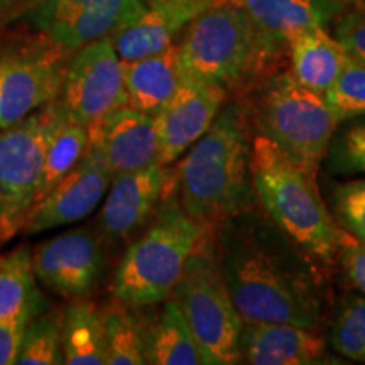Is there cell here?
Returning a JSON list of instances; mask_svg holds the SVG:
<instances>
[{
	"mask_svg": "<svg viewBox=\"0 0 365 365\" xmlns=\"http://www.w3.org/2000/svg\"><path fill=\"white\" fill-rule=\"evenodd\" d=\"M70 2L78 4V6L90 9V11L115 17V19L124 22L127 27L134 24L148 9L144 0H70Z\"/></svg>",
	"mask_w": 365,
	"mask_h": 365,
	"instance_id": "836d02e7",
	"label": "cell"
},
{
	"mask_svg": "<svg viewBox=\"0 0 365 365\" xmlns=\"http://www.w3.org/2000/svg\"><path fill=\"white\" fill-rule=\"evenodd\" d=\"M250 148L244 108L227 105L175 173L178 202L193 220L212 228L255 207Z\"/></svg>",
	"mask_w": 365,
	"mask_h": 365,
	"instance_id": "7a4b0ae2",
	"label": "cell"
},
{
	"mask_svg": "<svg viewBox=\"0 0 365 365\" xmlns=\"http://www.w3.org/2000/svg\"><path fill=\"white\" fill-rule=\"evenodd\" d=\"M144 2H154V0H144Z\"/></svg>",
	"mask_w": 365,
	"mask_h": 365,
	"instance_id": "8d00e7d4",
	"label": "cell"
},
{
	"mask_svg": "<svg viewBox=\"0 0 365 365\" xmlns=\"http://www.w3.org/2000/svg\"><path fill=\"white\" fill-rule=\"evenodd\" d=\"M63 357L68 365H107L103 317L93 304L75 303L63 317Z\"/></svg>",
	"mask_w": 365,
	"mask_h": 365,
	"instance_id": "cb8c5ba5",
	"label": "cell"
},
{
	"mask_svg": "<svg viewBox=\"0 0 365 365\" xmlns=\"http://www.w3.org/2000/svg\"><path fill=\"white\" fill-rule=\"evenodd\" d=\"M70 51L48 44L0 56V129L59 98Z\"/></svg>",
	"mask_w": 365,
	"mask_h": 365,
	"instance_id": "30bf717a",
	"label": "cell"
},
{
	"mask_svg": "<svg viewBox=\"0 0 365 365\" xmlns=\"http://www.w3.org/2000/svg\"><path fill=\"white\" fill-rule=\"evenodd\" d=\"M333 38L350 58L365 63V0H352L333 21Z\"/></svg>",
	"mask_w": 365,
	"mask_h": 365,
	"instance_id": "1f68e13d",
	"label": "cell"
},
{
	"mask_svg": "<svg viewBox=\"0 0 365 365\" xmlns=\"http://www.w3.org/2000/svg\"><path fill=\"white\" fill-rule=\"evenodd\" d=\"M331 346L346 359L365 362V296H349L330 333Z\"/></svg>",
	"mask_w": 365,
	"mask_h": 365,
	"instance_id": "f1b7e54d",
	"label": "cell"
},
{
	"mask_svg": "<svg viewBox=\"0 0 365 365\" xmlns=\"http://www.w3.org/2000/svg\"><path fill=\"white\" fill-rule=\"evenodd\" d=\"M331 200L340 227L365 244V180L336 186Z\"/></svg>",
	"mask_w": 365,
	"mask_h": 365,
	"instance_id": "4dcf8cb0",
	"label": "cell"
},
{
	"mask_svg": "<svg viewBox=\"0 0 365 365\" xmlns=\"http://www.w3.org/2000/svg\"><path fill=\"white\" fill-rule=\"evenodd\" d=\"M340 264L355 289L365 296V244L352 234L339 227V252Z\"/></svg>",
	"mask_w": 365,
	"mask_h": 365,
	"instance_id": "d6a6232c",
	"label": "cell"
},
{
	"mask_svg": "<svg viewBox=\"0 0 365 365\" xmlns=\"http://www.w3.org/2000/svg\"><path fill=\"white\" fill-rule=\"evenodd\" d=\"M339 122L365 115V63L349 58L340 78L325 93Z\"/></svg>",
	"mask_w": 365,
	"mask_h": 365,
	"instance_id": "f546056e",
	"label": "cell"
},
{
	"mask_svg": "<svg viewBox=\"0 0 365 365\" xmlns=\"http://www.w3.org/2000/svg\"><path fill=\"white\" fill-rule=\"evenodd\" d=\"M124 63L127 103L137 110L156 115L173 98L181 83L178 43L153 56Z\"/></svg>",
	"mask_w": 365,
	"mask_h": 365,
	"instance_id": "44dd1931",
	"label": "cell"
},
{
	"mask_svg": "<svg viewBox=\"0 0 365 365\" xmlns=\"http://www.w3.org/2000/svg\"><path fill=\"white\" fill-rule=\"evenodd\" d=\"M65 118L56 98L0 130V242L24 228L43 180L49 139Z\"/></svg>",
	"mask_w": 365,
	"mask_h": 365,
	"instance_id": "ba28073f",
	"label": "cell"
},
{
	"mask_svg": "<svg viewBox=\"0 0 365 365\" xmlns=\"http://www.w3.org/2000/svg\"><path fill=\"white\" fill-rule=\"evenodd\" d=\"M86 145H88V129L66 117L54 129L51 139H49L43 168V180H41L36 200L43 198L66 173H70L78 164L80 159L83 158Z\"/></svg>",
	"mask_w": 365,
	"mask_h": 365,
	"instance_id": "484cf974",
	"label": "cell"
},
{
	"mask_svg": "<svg viewBox=\"0 0 365 365\" xmlns=\"http://www.w3.org/2000/svg\"><path fill=\"white\" fill-rule=\"evenodd\" d=\"M254 117L259 134L317 181L331 137L340 125L325 95L299 85L291 73H279L264 81Z\"/></svg>",
	"mask_w": 365,
	"mask_h": 365,
	"instance_id": "8992f818",
	"label": "cell"
},
{
	"mask_svg": "<svg viewBox=\"0 0 365 365\" xmlns=\"http://www.w3.org/2000/svg\"><path fill=\"white\" fill-rule=\"evenodd\" d=\"M218 257L244 322L291 323L314 330L323 317L322 277L303 252L255 207L220 223Z\"/></svg>",
	"mask_w": 365,
	"mask_h": 365,
	"instance_id": "6da1fadb",
	"label": "cell"
},
{
	"mask_svg": "<svg viewBox=\"0 0 365 365\" xmlns=\"http://www.w3.org/2000/svg\"><path fill=\"white\" fill-rule=\"evenodd\" d=\"M86 129L88 143L98 149L112 176L144 170L159 163L154 115L125 105Z\"/></svg>",
	"mask_w": 365,
	"mask_h": 365,
	"instance_id": "9a60e30c",
	"label": "cell"
},
{
	"mask_svg": "<svg viewBox=\"0 0 365 365\" xmlns=\"http://www.w3.org/2000/svg\"><path fill=\"white\" fill-rule=\"evenodd\" d=\"M22 2H26V0H0V16H6L14 7L21 6Z\"/></svg>",
	"mask_w": 365,
	"mask_h": 365,
	"instance_id": "d590c367",
	"label": "cell"
},
{
	"mask_svg": "<svg viewBox=\"0 0 365 365\" xmlns=\"http://www.w3.org/2000/svg\"><path fill=\"white\" fill-rule=\"evenodd\" d=\"M287 44L264 34L239 6L213 2L182 31V76L235 90L272 70Z\"/></svg>",
	"mask_w": 365,
	"mask_h": 365,
	"instance_id": "3957f363",
	"label": "cell"
},
{
	"mask_svg": "<svg viewBox=\"0 0 365 365\" xmlns=\"http://www.w3.org/2000/svg\"><path fill=\"white\" fill-rule=\"evenodd\" d=\"M227 95L222 86L182 76L173 98L154 115L159 164L171 166L212 127Z\"/></svg>",
	"mask_w": 365,
	"mask_h": 365,
	"instance_id": "4fadbf2b",
	"label": "cell"
},
{
	"mask_svg": "<svg viewBox=\"0 0 365 365\" xmlns=\"http://www.w3.org/2000/svg\"><path fill=\"white\" fill-rule=\"evenodd\" d=\"M26 328L0 323V365L17 364Z\"/></svg>",
	"mask_w": 365,
	"mask_h": 365,
	"instance_id": "e575fe53",
	"label": "cell"
},
{
	"mask_svg": "<svg viewBox=\"0 0 365 365\" xmlns=\"http://www.w3.org/2000/svg\"><path fill=\"white\" fill-rule=\"evenodd\" d=\"M148 362L154 365H208L202 346L175 299H166L148 336Z\"/></svg>",
	"mask_w": 365,
	"mask_h": 365,
	"instance_id": "603a6c76",
	"label": "cell"
},
{
	"mask_svg": "<svg viewBox=\"0 0 365 365\" xmlns=\"http://www.w3.org/2000/svg\"><path fill=\"white\" fill-rule=\"evenodd\" d=\"M107 335V365H143L148 362L149 331L134 312L125 307L102 313Z\"/></svg>",
	"mask_w": 365,
	"mask_h": 365,
	"instance_id": "d4e9b609",
	"label": "cell"
},
{
	"mask_svg": "<svg viewBox=\"0 0 365 365\" xmlns=\"http://www.w3.org/2000/svg\"><path fill=\"white\" fill-rule=\"evenodd\" d=\"M325 340L312 328L276 322H244L240 333V362L250 365L317 364Z\"/></svg>",
	"mask_w": 365,
	"mask_h": 365,
	"instance_id": "e0dca14e",
	"label": "cell"
},
{
	"mask_svg": "<svg viewBox=\"0 0 365 365\" xmlns=\"http://www.w3.org/2000/svg\"><path fill=\"white\" fill-rule=\"evenodd\" d=\"M218 2V0H215ZM239 6L269 38L287 44L303 31L333 24L352 0H223Z\"/></svg>",
	"mask_w": 365,
	"mask_h": 365,
	"instance_id": "d6986e66",
	"label": "cell"
},
{
	"mask_svg": "<svg viewBox=\"0 0 365 365\" xmlns=\"http://www.w3.org/2000/svg\"><path fill=\"white\" fill-rule=\"evenodd\" d=\"M250 180L264 213L287 239L314 261H335L339 228L319 198L317 182L262 134L252 139Z\"/></svg>",
	"mask_w": 365,
	"mask_h": 365,
	"instance_id": "277c9868",
	"label": "cell"
},
{
	"mask_svg": "<svg viewBox=\"0 0 365 365\" xmlns=\"http://www.w3.org/2000/svg\"><path fill=\"white\" fill-rule=\"evenodd\" d=\"M291 75L308 90L325 95L349 61V54L339 41L323 27L303 31L287 41Z\"/></svg>",
	"mask_w": 365,
	"mask_h": 365,
	"instance_id": "ffe728a7",
	"label": "cell"
},
{
	"mask_svg": "<svg viewBox=\"0 0 365 365\" xmlns=\"http://www.w3.org/2000/svg\"><path fill=\"white\" fill-rule=\"evenodd\" d=\"M215 0H154L143 16L113 36L122 61H137L161 53L175 43L186 26Z\"/></svg>",
	"mask_w": 365,
	"mask_h": 365,
	"instance_id": "2e32d148",
	"label": "cell"
},
{
	"mask_svg": "<svg viewBox=\"0 0 365 365\" xmlns=\"http://www.w3.org/2000/svg\"><path fill=\"white\" fill-rule=\"evenodd\" d=\"M70 120L88 127L117 108L125 107L124 63L113 46V36L83 46L70 59L59 95Z\"/></svg>",
	"mask_w": 365,
	"mask_h": 365,
	"instance_id": "9c48e42d",
	"label": "cell"
},
{
	"mask_svg": "<svg viewBox=\"0 0 365 365\" xmlns=\"http://www.w3.org/2000/svg\"><path fill=\"white\" fill-rule=\"evenodd\" d=\"M33 267V252L21 245L0 255V323L26 328L46 307Z\"/></svg>",
	"mask_w": 365,
	"mask_h": 365,
	"instance_id": "7402d4cb",
	"label": "cell"
},
{
	"mask_svg": "<svg viewBox=\"0 0 365 365\" xmlns=\"http://www.w3.org/2000/svg\"><path fill=\"white\" fill-rule=\"evenodd\" d=\"M336 127L327 150V166L339 176L365 175V115L344 120Z\"/></svg>",
	"mask_w": 365,
	"mask_h": 365,
	"instance_id": "83f0119b",
	"label": "cell"
},
{
	"mask_svg": "<svg viewBox=\"0 0 365 365\" xmlns=\"http://www.w3.org/2000/svg\"><path fill=\"white\" fill-rule=\"evenodd\" d=\"M175 193V173L159 163L144 170L113 176L100 210L98 228L108 239H129L144 225L163 200Z\"/></svg>",
	"mask_w": 365,
	"mask_h": 365,
	"instance_id": "5bb4252c",
	"label": "cell"
},
{
	"mask_svg": "<svg viewBox=\"0 0 365 365\" xmlns=\"http://www.w3.org/2000/svg\"><path fill=\"white\" fill-rule=\"evenodd\" d=\"M27 19L44 38L70 53L97 39L115 36L127 27L115 17L90 11L70 0H33Z\"/></svg>",
	"mask_w": 365,
	"mask_h": 365,
	"instance_id": "ac0fdd59",
	"label": "cell"
},
{
	"mask_svg": "<svg viewBox=\"0 0 365 365\" xmlns=\"http://www.w3.org/2000/svg\"><path fill=\"white\" fill-rule=\"evenodd\" d=\"M210 230L193 220L178 200L161 205L148 230L129 245L112 279V294L132 308L166 301L190 255Z\"/></svg>",
	"mask_w": 365,
	"mask_h": 365,
	"instance_id": "5b68a950",
	"label": "cell"
},
{
	"mask_svg": "<svg viewBox=\"0 0 365 365\" xmlns=\"http://www.w3.org/2000/svg\"><path fill=\"white\" fill-rule=\"evenodd\" d=\"M112 173L98 149L88 143L83 158L27 212L26 234H41L88 217L110 188Z\"/></svg>",
	"mask_w": 365,
	"mask_h": 365,
	"instance_id": "8fae6325",
	"label": "cell"
},
{
	"mask_svg": "<svg viewBox=\"0 0 365 365\" xmlns=\"http://www.w3.org/2000/svg\"><path fill=\"white\" fill-rule=\"evenodd\" d=\"M33 267L38 281L49 291L81 299L102 277L103 247L88 228H75L39 244L33 252Z\"/></svg>",
	"mask_w": 365,
	"mask_h": 365,
	"instance_id": "7c38bea8",
	"label": "cell"
},
{
	"mask_svg": "<svg viewBox=\"0 0 365 365\" xmlns=\"http://www.w3.org/2000/svg\"><path fill=\"white\" fill-rule=\"evenodd\" d=\"M173 299L202 346L208 365L240 362L244 319L237 312L223 277L217 242L210 230L190 255Z\"/></svg>",
	"mask_w": 365,
	"mask_h": 365,
	"instance_id": "52a82bcc",
	"label": "cell"
},
{
	"mask_svg": "<svg viewBox=\"0 0 365 365\" xmlns=\"http://www.w3.org/2000/svg\"><path fill=\"white\" fill-rule=\"evenodd\" d=\"M17 364H65V357H63V318L58 313H39L38 317L27 323Z\"/></svg>",
	"mask_w": 365,
	"mask_h": 365,
	"instance_id": "4316f807",
	"label": "cell"
}]
</instances>
